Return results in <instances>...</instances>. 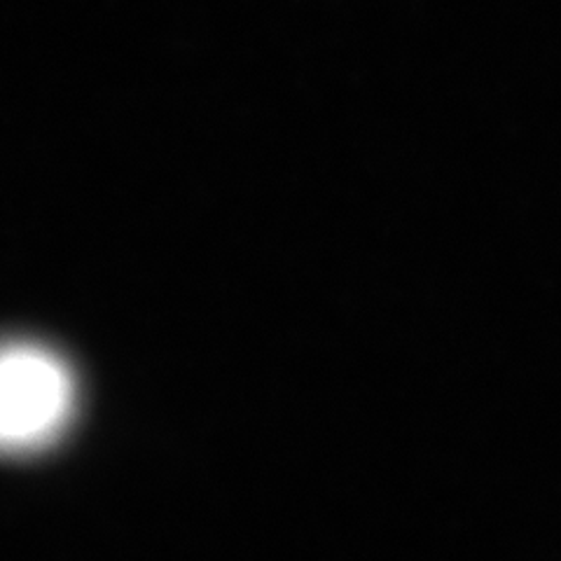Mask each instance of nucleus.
<instances>
[{
    "mask_svg": "<svg viewBox=\"0 0 561 561\" xmlns=\"http://www.w3.org/2000/svg\"><path fill=\"white\" fill-rule=\"evenodd\" d=\"M78 410L73 367L35 340L0 342V459L55 445Z\"/></svg>",
    "mask_w": 561,
    "mask_h": 561,
    "instance_id": "nucleus-1",
    "label": "nucleus"
}]
</instances>
